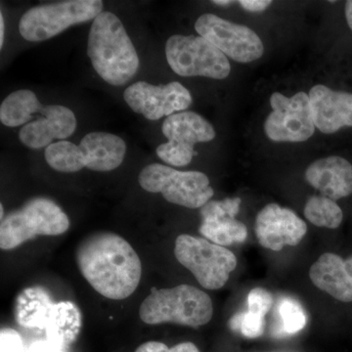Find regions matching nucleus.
I'll return each mask as SVG.
<instances>
[{"label": "nucleus", "instance_id": "nucleus-3", "mask_svg": "<svg viewBox=\"0 0 352 352\" xmlns=\"http://www.w3.org/2000/svg\"><path fill=\"white\" fill-rule=\"evenodd\" d=\"M214 305L205 292L191 285L153 289L139 308L141 320L149 325L175 323L199 328L212 320Z\"/></svg>", "mask_w": 352, "mask_h": 352}, {"label": "nucleus", "instance_id": "nucleus-7", "mask_svg": "<svg viewBox=\"0 0 352 352\" xmlns=\"http://www.w3.org/2000/svg\"><path fill=\"white\" fill-rule=\"evenodd\" d=\"M102 10L100 0H68L36 6L21 17L19 32L31 43L47 41L71 25L94 20Z\"/></svg>", "mask_w": 352, "mask_h": 352}, {"label": "nucleus", "instance_id": "nucleus-25", "mask_svg": "<svg viewBox=\"0 0 352 352\" xmlns=\"http://www.w3.org/2000/svg\"><path fill=\"white\" fill-rule=\"evenodd\" d=\"M276 309L280 318L279 336L295 335L307 325L305 309L295 298L283 296L278 300Z\"/></svg>", "mask_w": 352, "mask_h": 352}, {"label": "nucleus", "instance_id": "nucleus-9", "mask_svg": "<svg viewBox=\"0 0 352 352\" xmlns=\"http://www.w3.org/2000/svg\"><path fill=\"white\" fill-rule=\"evenodd\" d=\"M272 112L264 122V132L275 142H305L314 134V116L309 96L298 92L287 97L274 92L270 97Z\"/></svg>", "mask_w": 352, "mask_h": 352}, {"label": "nucleus", "instance_id": "nucleus-15", "mask_svg": "<svg viewBox=\"0 0 352 352\" xmlns=\"http://www.w3.org/2000/svg\"><path fill=\"white\" fill-rule=\"evenodd\" d=\"M43 117L22 127L19 138L23 144L32 149L51 145L54 139H66L75 132V113L61 105L43 106Z\"/></svg>", "mask_w": 352, "mask_h": 352}, {"label": "nucleus", "instance_id": "nucleus-19", "mask_svg": "<svg viewBox=\"0 0 352 352\" xmlns=\"http://www.w3.org/2000/svg\"><path fill=\"white\" fill-rule=\"evenodd\" d=\"M162 131L168 141L192 148L197 143L210 142L215 138L214 126L194 112L173 113L164 120Z\"/></svg>", "mask_w": 352, "mask_h": 352}, {"label": "nucleus", "instance_id": "nucleus-2", "mask_svg": "<svg viewBox=\"0 0 352 352\" xmlns=\"http://www.w3.org/2000/svg\"><path fill=\"white\" fill-rule=\"evenodd\" d=\"M87 54L102 80L120 87L132 80L139 58L122 21L112 12H102L90 28Z\"/></svg>", "mask_w": 352, "mask_h": 352}, {"label": "nucleus", "instance_id": "nucleus-13", "mask_svg": "<svg viewBox=\"0 0 352 352\" xmlns=\"http://www.w3.org/2000/svg\"><path fill=\"white\" fill-rule=\"evenodd\" d=\"M242 200L228 198L222 201H210L201 208L200 233L205 239L214 244L227 247L239 244L247 239V227L236 215Z\"/></svg>", "mask_w": 352, "mask_h": 352}, {"label": "nucleus", "instance_id": "nucleus-21", "mask_svg": "<svg viewBox=\"0 0 352 352\" xmlns=\"http://www.w3.org/2000/svg\"><path fill=\"white\" fill-rule=\"evenodd\" d=\"M53 305L50 294L43 288L25 289L16 300V320L22 327L44 330Z\"/></svg>", "mask_w": 352, "mask_h": 352}, {"label": "nucleus", "instance_id": "nucleus-10", "mask_svg": "<svg viewBox=\"0 0 352 352\" xmlns=\"http://www.w3.org/2000/svg\"><path fill=\"white\" fill-rule=\"evenodd\" d=\"M196 32L219 48L226 57L239 63H251L264 53L261 38L249 27L214 15L204 14L195 24Z\"/></svg>", "mask_w": 352, "mask_h": 352}, {"label": "nucleus", "instance_id": "nucleus-29", "mask_svg": "<svg viewBox=\"0 0 352 352\" xmlns=\"http://www.w3.org/2000/svg\"><path fill=\"white\" fill-rule=\"evenodd\" d=\"M135 352H200L193 342H186L168 347L164 342H147L141 344Z\"/></svg>", "mask_w": 352, "mask_h": 352}, {"label": "nucleus", "instance_id": "nucleus-31", "mask_svg": "<svg viewBox=\"0 0 352 352\" xmlns=\"http://www.w3.org/2000/svg\"><path fill=\"white\" fill-rule=\"evenodd\" d=\"M240 6L250 12H263L272 4L270 0H240Z\"/></svg>", "mask_w": 352, "mask_h": 352}, {"label": "nucleus", "instance_id": "nucleus-28", "mask_svg": "<svg viewBox=\"0 0 352 352\" xmlns=\"http://www.w3.org/2000/svg\"><path fill=\"white\" fill-rule=\"evenodd\" d=\"M248 311L265 317L273 305V296L267 289L254 288L250 292L247 298Z\"/></svg>", "mask_w": 352, "mask_h": 352}, {"label": "nucleus", "instance_id": "nucleus-4", "mask_svg": "<svg viewBox=\"0 0 352 352\" xmlns=\"http://www.w3.org/2000/svg\"><path fill=\"white\" fill-rule=\"evenodd\" d=\"M69 220L62 208L45 198L34 199L7 215L0 226V248L16 249L36 236H58L68 231Z\"/></svg>", "mask_w": 352, "mask_h": 352}, {"label": "nucleus", "instance_id": "nucleus-30", "mask_svg": "<svg viewBox=\"0 0 352 352\" xmlns=\"http://www.w3.org/2000/svg\"><path fill=\"white\" fill-rule=\"evenodd\" d=\"M0 352H28L20 333L14 329L4 328L0 332Z\"/></svg>", "mask_w": 352, "mask_h": 352}, {"label": "nucleus", "instance_id": "nucleus-18", "mask_svg": "<svg viewBox=\"0 0 352 352\" xmlns=\"http://www.w3.org/2000/svg\"><path fill=\"white\" fill-rule=\"evenodd\" d=\"M85 168L94 171H111L119 168L126 153L122 138L107 132H90L80 141Z\"/></svg>", "mask_w": 352, "mask_h": 352}, {"label": "nucleus", "instance_id": "nucleus-33", "mask_svg": "<svg viewBox=\"0 0 352 352\" xmlns=\"http://www.w3.org/2000/svg\"><path fill=\"white\" fill-rule=\"evenodd\" d=\"M4 39V18L2 13L0 14V47L3 45Z\"/></svg>", "mask_w": 352, "mask_h": 352}, {"label": "nucleus", "instance_id": "nucleus-34", "mask_svg": "<svg viewBox=\"0 0 352 352\" xmlns=\"http://www.w3.org/2000/svg\"><path fill=\"white\" fill-rule=\"evenodd\" d=\"M212 2L217 4V6H230L231 3H233V1H230V0H214V1Z\"/></svg>", "mask_w": 352, "mask_h": 352}, {"label": "nucleus", "instance_id": "nucleus-27", "mask_svg": "<svg viewBox=\"0 0 352 352\" xmlns=\"http://www.w3.org/2000/svg\"><path fill=\"white\" fill-rule=\"evenodd\" d=\"M157 155L164 163L173 166H185L191 163L195 151L194 148L168 141L157 148Z\"/></svg>", "mask_w": 352, "mask_h": 352}, {"label": "nucleus", "instance_id": "nucleus-11", "mask_svg": "<svg viewBox=\"0 0 352 352\" xmlns=\"http://www.w3.org/2000/svg\"><path fill=\"white\" fill-rule=\"evenodd\" d=\"M124 101L133 112L146 119L157 120L186 110L192 104L189 90L182 83L153 85L145 82L133 83L124 94Z\"/></svg>", "mask_w": 352, "mask_h": 352}, {"label": "nucleus", "instance_id": "nucleus-22", "mask_svg": "<svg viewBox=\"0 0 352 352\" xmlns=\"http://www.w3.org/2000/svg\"><path fill=\"white\" fill-rule=\"evenodd\" d=\"M43 105L29 89L12 92L0 106V120L4 126L16 127L29 124L34 113L41 112Z\"/></svg>", "mask_w": 352, "mask_h": 352}, {"label": "nucleus", "instance_id": "nucleus-26", "mask_svg": "<svg viewBox=\"0 0 352 352\" xmlns=\"http://www.w3.org/2000/svg\"><path fill=\"white\" fill-rule=\"evenodd\" d=\"M228 325L233 332L241 333L248 339H256L263 335L265 321L264 317L252 314L247 310L231 317Z\"/></svg>", "mask_w": 352, "mask_h": 352}, {"label": "nucleus", "instance_id": "nucleus-32", "mask_svg": "<svg viewBox=\"0 0 352 352\" xmlns=\"http://www.w3.org/2000/svg\"><path fill=\"white\" fill-rule=\"evenodd\" d=\"M346 18L347 25L352 31V0L346 2Z\"/></svg>", "mask_w": 352, "mask_h": 352}, {"label": "nucleus", "instance_id": "nucleus-23", "mask_svg": "<svg viewBox=\"0 0 352 352\" xmlns=\"http://www.w3.org/2000/svg\"><path fill=\"white\" fill-rule=\"evenodd\" d=\"M44 157L53 170L61 173H76L85 168L80 146L69 141H59L48 146Z\"/></svg>", "mask_w": 352, "mask_h": 352}, {"label": "nucleus", "instance_id": "nucleus-35", "mask_svg": "<svg viewBox=\"0 0 352 352\" xmlns=\"http://www.w3.org/2000/svg\"><path fill=\"white\" fill-rule=\"evenodd\" d=\"M0 210H1V215H0V217H1V219H3V206H0Z\"/></svg>", "mask_w": 352, "mask_h": 352}, {"label": "nucleus", "instance_id": "nucleus-5", "mask_svg": "<svg viewBox=\"0 0 352 352\" xmlns=\"http://www.w3.org/2000/svg\"><path fill=\"white\" fill-rule=\"evenodd\" d=\"M175 258L205 289H221L237 267V258L226 247L205 238L182 234L175 240Z\"/></svg>", "mask_w": 352, "mask_h": 352}, {"label": "nucleus", "instance_id": "nucleus-16", "mask_svg": "<svg viewBox=\"0 0 352 352\" xmlns=\"http://www.w3.org/2000/svg\"><path fill=\"white\" fill-rule=\"evenodd\" d=\"M305 179L322 196L340 200L352 194V164L339 156L323 157L308 166Z\"/></svg>", "mask_w": 352, "mask_h": 352}, {"label": "nucleus", "instance_id": "nucleus-12", "mask_svg": "<svg viewBox=\"0 0 352 352\" xmlns=\"http://www.w3.org/2000/svg\"><path fill=\"white\" fill-rule=\"evenodd\" d=\"M254 231L261 247L279 252L286 245L300 244L307 232V226L293 210L270 204L256 215Z\"/></svg>", "mask_w": 352, "mask_h": 352}, {"label": "nucleus", "instance_id": "nucleus-6", "mask_svg": "<svg viewBox=\"0 0 352 352\" xmlns=\"http://www.w3.org/2000/svg\"><path fill=\"white\" fill-rule=\"evenodd\" d=\"M138 182L145 191L161 193L170 203L188 208H203L214 194L205 173L180 171L161 164L145 166Z\"/></svg>", "mask_w": 352, "mask_h": 352}, {"label": "nucleus", "instance_id": "nucleus-8", "mask_svg": "<svg viewBox=\"0 0 352 352\" xmlns=\"http://www.w3.org/2000/svg\"><path fill=\"white\" fill-rule=\"evenodd\" d=\"M166 56L173 71L182 76L224 80L231 71L226 55L200 36H171L166 41Z\"/></svg>", "mask_w": 352, "mask_h": 352}, {"label": "nucleus", "instance_id": "nucleus-24", "mask_svg": "<svg viewBox=\"0 0 352 352\" xmlns=\"http://www.w3.org/2000/svg\"><path fill=\"white\" fill-rule=\"evenodd\" d=\"M305 217L315 226L338 228L344 219V212L336 201L327 197L312 196L305 207Z\"/></svg>", "mask_w": 352, "mask_h": 352}, {"label": "nucleus", "instance_id": "nucleus-17", "mask_svg": "<svg viewBox=\"0 0 352 352\" xmlns=\"http://www.w3.org/2000/svg\"><path fill=\"white\" fill-rule=\"evenodd\" d=\"M312 283L342 302H352V256L344 259L326 252L309 270Z\"/></svg>", "mask_w": 352, "mask_h": 352}, {"label": "nucleus", "instance_id": "nucleus-14", "mask_svg": "<svg viewBox=\"0 0 352 352\" xmlns=\"http://www.w3.org/2000/svg\"><path fill=\"white\" fill-rule=\"evenodd\" d=\"M308 96L315 127L322 133L332 134L344 127H352V94L317 85Z\"/></svg>", "mask_w": 352, "mask_h": 352}, {"label": "nucleus", "instance_id": "nucleus-20", "mask_svg": "<svg viewBox=\"0 0 352 352\" xmlns=\"http://www.w3.org/2000/svg\"><path fill=\"white\" fill-rule=\"evenodd\" d=\"M80 329L82 314L75 303L54 302L44 329L46 340L65 349L75 342Z\"/></svg>", "mask_w": 352, "mask_h": 352}, {"label": "nucleus", "instance_id": "nucleus-1", "mask_svg": "<svg viewBox=\"0 0 352 352\" xmlns=\"http://www.w3.org/2000/svg\"><path fill=\"white\" fill-rule=\"evenodd\" d=\"M76 259L90 286L110 300L129 298L140 283L142 264L138 252L118 234L88 236L78 245Z\"/></svg>", "mask_w": 352, "mask_h": 352}]
</instances>
